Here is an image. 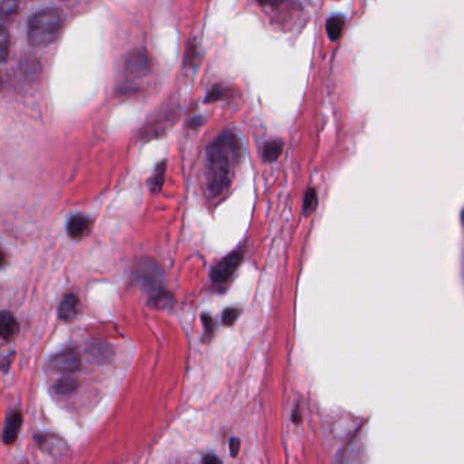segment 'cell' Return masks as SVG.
<instances>
[{
    "mask_svg": "<svg viewBox=\"0 0 464 464\" xmlns=\"http://www.w3.org/2000/svg\"><path fill=\"white\" fill-rule=\"evenodd\" d=\"M238 316H240V311L237 308H228V309H225V312L222 315V323L225 325H233Z\"/></svg>",
    "mask_w": 464,
    "mask_h": 464,
    "instance_id": "obj_22",
    "label": "cell"
},
{
    "mask_svg": "<svg viewBox=\"0 0 464 464\" xmlns=\"http://www.w3.org/2000/svg\"><path fill=\"white\" fill-rule=\"evenodd\" d=\"M124 68L130 75H145L151 68V59L145 49H135L125 58Z\"/></svg>",
    "mask_w": 464,
    "mask_h": 464,
    "instance_id": "obj_6",
    "label": "cell"
},
{
    "mask_svg": "<svg viewBox=\"0 0 464 464\" xmlns=\"http://www.w3.org/2000/svg\"><path fill=\"white\" fill-rule=\"evenodd\" d=\"M165 172H167V161H162L157 165L153 178H151V192L157 194L161 191L165 180Z\"/></svg>",
    "mask_w": 464,
    "mask_h": 464,
    "instance_id": "obj_15",
    "label": "cell"
},
{
    "mask_svg": "<svg viewBox=\"0 0 464 464\" xmlns=\"http://www.w3.org/2000/svg\"><path fill=\"white\" fill-rule=\"evenodd\" d=\"M49 365L56 372L64 373V375H71V373H75L81 369L82 361H81L79 353L75 348H70L55 354L49 359Z\"/></svg>",
    "mask_w": 464,
    "mask_h": 464,
    "instance_id": "obj_5",
    "label": "cell"
},
{
    "mask_svg": "<svg viewBox=\"0 0 464 464\" xmlns=\"http://www.w3.org/2000/svg\"><path fill=\"white\" fill-rule=\"evenodd\" d=\"M137 277L141 281L142 286L151 293L161 291V284H162V272L160 267L155 264V261L150 259H144L139 263V267H137Z\"/></svg>",
    "mask_w": 464,
    "mask_h": 464,
    "instance_id": "obj_4",
    "label": "cell"
},
{
    "mask_svg": "<svg viewBox=\"0 0 464 464\" xmlns=\"http://www.w3.org/2000/svg\"><path fill=\"white\" fill-rule=\"evenodd\" d=\"M258 1L261 6H267V4H272L275 0H258Z\"/></svg>",
    "mask_w": 464,
    "mask_h": 464,
    "instance_id": "obj_26",
    "label": "cell"
},
{
    "mask_svg": "<svg viewBox=\"0 0 464 464\" xmlns=\"http://www.w3.org/2000/svg\"><path fill=\"white\" fill-rule=\"evenodd\" d=\"M244 259L242 251H234L225 256L211 271V282L214 285H224L228 284L235 274L237 268L240 267L241 261Z\"/></svg>",
    "mask_w": 464,
    "mask_h": 464,
    "instance_id": "obj_3",
    "label": "cell"
},
{
    "mask_svg": "<svg viewBox=\"0 0 464 464\" xmlns=\"http://www.w3.org/2000/svg\"><path fill=\"white\" fill-rule=\"evenodd\" d=\"M24 0H1V15L3 18H13L18 14Z\"/></svg>",
    "mask_w": 464,
    "mask_h": 464,
    "instance_id": "obj_16",
    "label": "cell"
},
{
    "mask_svg": "<svg viewBox=\"0 0 464 464\" xmlns=\"http://www.w3.org/2000/svg\"><path fill=\"white\" fill-rule=\"evenodd\" d=\"M90 228H91V222L85 215H74L68 221L67 232H68V235L71 238L79 240V238L86 235L88 231H90Z\"/></svg>",
    "mask_w": 464,
    "mask_h": 464,
    "instance_id": "obj_9",
    "label": "cell"
},
{
    "mask_svg": "<svg viewBox=\"0 0 464 464\" xmlns=\"http://www.w3.org/2000/svg\"><path fill=\"white\" fill-rule=\"evenodd\" d=\"M202 321H203L204 334L207 337V341H210L214 335V331H215V323L210 315H203Z\"/></svg>",
    "mask_w": 464,
    "mask_h": 464,
    "instance_id": "obj_21",
    "label": "cell"
},
{
    "mask_svg": "<svg viewBox=\"0 0 464 464\" xmlns=\"http://www.w3.org/2000/svg\"><path fill=\"white\" fill-rule=\"evenodd\" d=\"M316 203H318V196H316V192L315 190H309L305 195V199H304V212L305 215H308L309 212H312L316 207Z\"/></svg>",
    "mask_w": 464,
    "mask_h": 464,
    "instance_id": "obj_20",
    "label": "cell"
},
{
    "mask_svg": "<svg viewBox=\"0 0 464 464\" xmlns=\"http://www.w3.org/2000/svg\"><path fill=\"white\" fill-rule=\"evenodd\" d=\"M40 447L48 452L52 456H63L65 455L67 445L64 444L63 440H60L56 435H41L40 438Z\"/></svg>",
    "mask_w": 464,
    "mask_h": 464,
    "instance_id": "obj_10",
    "label": "cell"
},
{
    "mask_svg": "<svg viewBox=\"0 0 464 464\" xmlns=\"http://www.w3.org/2000/svg\"><path fill=\"white\" fill-rule=\"evenodd\" d=\"M203 124L204 117H194V118H191V120H190V123H188V128H191V130H195V128H199V127H201V125H203Z\"/></svg>",
    "mask_w": 464,
    "mask_h": 464,
    "instance_id": "obj_24",
    "label": "cell"
},
{
    "mask_svg": "<svg viewBox=\"0 0 464 464\" xmlns=\"http://www.w3.org/2000/svg\"><path fill=\"white\" fill-rule=\"evenodd\" d=\"M150 301H151L150 304H151L154 308H167V307H169L171 304H173V297H172V294H169V293H167L165 291H158V293H155V294L151 297Z\"/></svg>",
    "mask_w": 464,
    "mask_h": 464,
    "instance_id": "obj_17",
    "label": "cell"
},
{
    "mask_svg": "<svg viewBox=\"0 0 464 464\" xmlns=\"http://www.w3.org/2000/svg\"><path fill=\"white\" fill-rule=\"evenodd\" d=\"M10 33L6 26L1 28V34H0V56H1V61L6 63L7 58H8V52H10Z\"/></svg>",
    "mask_w": 464,
    "mask_h": 464,
    "instance_id": "obj_18",
    "label": "cell"
},
{
    "mask_svg": "<svg viewBox=\"0 0 464 464\" xmlns=\"http://www.w3.org/2000/svg\"><path fill=\"white\" fill-rule=\"evenodd\" d=\"M240 155L241 145L231 131L221 134L207 148L206 187L210 196H218L231 187Z\"/></svg>",
    "mask_w": 464,
    "mask_h": 464,
    "instance_id": "obj_1",
    "label": "cell"
},
{
    "mask_svg": "<svg viewBox=\"0 0 464 464\" xmlns=\"http://www.w3.org/2000/svg\"><path fill=\"white\" fill-rule=\"evenodd\" d=\"M225 95H226V87L217 85V86L212 87V88L210 90V93L207 94V97H206V102L210 104V102L221 101Z\"/></svg>",
    "mask_w": 464,
    "mask_h": 464,
    "instance_id": "obj_19",
    "label": "cell"
},
{
    "mask_svg": "<svg viewBox=\"0 0 464 464\" xmlns=\"http://www.w3.org/2000/svg\"><path fill=\"white\" fill-rule=\"evenodd\" d=\"M240 447H241V444H240V440H238L237 437H233V438H231V441H229V449H231V454H232L233 458L237 456V454H238V451H240Z\"/></svg>",
    "mask_w": 464,
    "mask_h": 464,
    "instance_id": "obj_23",
    "label": "cell"
},
{
    "mask_svg": "<svg viewBox=\"0 0 464 464\" xmlns=\"http://www.w3.org/2000/svg\"><path fill=\"white\" fill-rule=\"evenodd\" d=\"M22 422H24V417H22L21 411H13L7 417V421L4 425V432H3V442L6 445H11L17 441Z\"/></svg>",
    "mask_w": 464,
    "mask_h": 464,
    "instance_id": "obj_8",
    "label": "cell"
},
{
    "mask_svg": "<svg viewBox=\"0 0 464 464\" xmlns=\"http://www.w3.org/2000/svg\"><path fill=\"white\" fill-rule=\"evenodd\" d=\"M284 150V142L279 139L268 141L263 147V160L265 162H274L277 161Z\"/></svg>",
    "mask_w": 464,
    "mask_h": 464,
    "instance_id": "obj_12",
    "label": "cell"
},
{
    "mask_svg": "<svg viewBox=\"0 0 464 464\" xmlns=\"http://www.w3.org/2000/svg\"><path fill=\"white\" fill-rule=\"evenodd\" d=\"M79 312H81L79 298L72 293L65 294L59 305V318L65 323H70L78 318Z\"/></svg>",
    "mask_w": 464,
    "mask_h": 464,
    "instance_id": "obj_7",
    "label": "cell"
},
{
    "mask_svg": "<svg viewBox=\"0 0 464 464\" xmlns=\"http://www.w3.org/2000/svg\"><path fill=\"white\" fill-rule=\"evenodd\" d=\"M78 388V381L72 378H63L59 380L58 382L55 384V391L59 395L61 396H67L71 395L77 391Z\"/></svg>",
    "mask_w": 464,
    "mask_h": 464,
    "instance_id": "obj_14",
    "label": "cell"
},
{
    "mask_svg": "<svg viewBox=\"0 0 464 464\" xmlns=\"http://www.w3.org/2000/svg\"><path fill=\"white\" fill-rule=\"evenodd\" d=\"M64 14L60 8L48 7L37 11L28 21V41L31 47H48L63 29Z\"/></svg>",
    "mask_w": 464,
    "mask_h": 464,
    "instance_id": "obj_2",
    "label": "cell"
},
{
    "mask_svg": "<svg viewBox=\"0 0 464 464\" xmlns=\"http://www.w3.org/2000/svg\"><path fill=\"white\" fill-rule=\"evenodd\" d=\"M275 1H277V0H275Z\"/></svg>",
    "mask_w": 464,
    "mask_h": 464,
    "instance_id": "obj_27",
    "label": "cell"
},
{
    "mask_svg": "<svg viewBox=\"0 0 464 464\" xmlns=\"http://www.w3.org/2000/svg\"><path fill=\"white\" fill-rule=\"evenodd\" d=\"M203 463H219L221 461L217 458V456H212V455H208V456H204Z\"/></svg>",
    "mask_w": 464,
    "mask_h": 464,
    "instance_id": "obj_25",
    "label": "cell"
},
{
    "mask_svg": "<svg viewBox=\"0 0 464 464\" xmlns=\"http://www.w3.org/2000/svg\"><path fill=\"white\" fill-rule=\"evenodd\" d=\"M18 321L17 319L7 311L1 312V318H0V334L1 338L4 341H11L17 337L18 334Z\"/></svg>",
    "mask_w": 464,
    "mask_h": 464,
    "instance_id": "obj_11",
    "label": "cell"
},
{
    "mask_svg": "<svg viewBox=\"0 0 464 464\" xmlns=\"http://www.w3.org/2000/svg\"><path fill=\"white\" fill-rule=\"evenodd\" d=\"M343 26H345V20H343L341 15H334V17H331V18L327 21V25H325V30H327L328 37H330L332 41H337V40L341 37V34H342Z\"/></svg>",
    "mask_w": 464,
    "mask_h": 464,
    "instance_id": "obj_13",
    "label": "cell"
}]
</instances>
